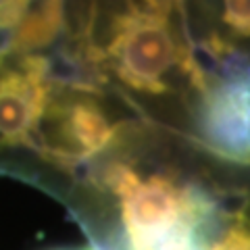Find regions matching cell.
Masks as SVG:
<instances>
[{
    "label": "cell",
    "instance_id": "277c9868",
    "mask_svg": "<svg viewBox=\"0 0 250 250\" xmlns=\"http://www.w3.org/2000/svg\"><path fill=\"white\" fill-rule=\"evenodd\" d=\"M83 250H92V248H90V246H88V248H83Z\"/></svg>",
    "mask_w": 250,
    "mask_h": 250
},
{
    "label": "cell",
    "instance_id": "3957f363",
    "mask_svg": "<svg viewBox=\"0 0 250 250\" xmlns=\"http://www.w3.org/2000/svg\"><path fill=\"white\" fill-rule=\"evenodd\" d=\"M223 23L236 38H250V0H223Z\"/></svg>",
    "mask_w": 250,
    "mask_h": 250
},
{
    "label": "cell",
    "instance_id": "6da1fadb",
    "mask_svg": "<svg viewBox=\"0 0 250 250\" xmlns=\"http://www.w3.org/2000/svg\"><path fill=\"white\" fill-rule=\"evenodd\" d=\"M186 2L175 0H127L115 15L108 42L100 48L103 65L117 75L125 88L148 96L171 94L169 75L179 71L196 94L207 90L210 77L192 52L186 17Z\"/></svg>",
    "mask_w": 250,
    "mask_h": 250
},
{
    "label": "cell",
    "instance_id": "7a4b0ae2",
    "mask_svg": "<svg viewBox=\"0 0 250 250\" xmlns=\"http://www.w3.org/2000/svg\"><path fill=\"white\" fill-rule=\"evenodd\" d=\"M188 142L217 159L250 167V80H210L192 108Z\"/></svg>",
    "mask_w": 250,
    "mask_h": 250
}]
</instances>
